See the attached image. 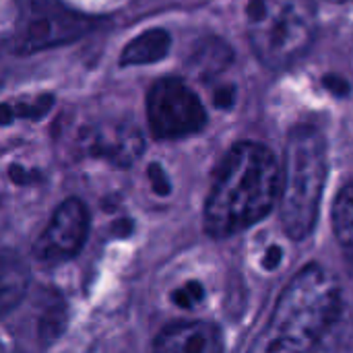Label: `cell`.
Masks as SVG:
<instances>
[{"mask_svg":"<svg viewBox=\"0 0 353 353\" xmlns=\"http://www.w3.org/2000/svg\"><path fill=\"white\" fill-rule=\"evenodd\" d=\"M52 103H54L52 95H39L31 101H19L17 105H12V112H14V118L39 120L50 112Z\"/></svg>","mask_w":353,"mask_h":353,"instance_id":"15","label":"cell"},{"mask_svg":"<svg viewBox=\"0 0 353 353\" xmlns=\"http://www.w3.org/2000/svg\"><path fill=\"white\" fill-rule=\"evenodd\" d=\"M172 46V35L165 29H149L126 43L120 56L122 66L153 64L168 56Z\"/></svg>","mask_w":353,"mask_h":353,"instance_id":"11","label":"cell"},{"mask_svg":"<svg viewBox=\"0 0 353 353\" xmlns=\"http://www.w3.org/2000/svg\"><path fill=\"white\" fill-rule=\"evenodd\" d=\"M246 19L252 50L269 68L296 62L308 52L316 33L310 0H250Z\"/></svg>","mask_w":353,"mask_h":353,"instance_id":"4","label":"cell"},{"mask_svg":"<svg viewBox=\"0 0 353 353\" xmlns=\"http://www.w3.org/2000/svg\"><path fill=\"white\" fill-rule=\"evenodd\" d=\"M213 101L217 108H230L232 101H234V89L225 87V89H217L215 95H213Z\"/></svg>","mask_w":353,"mask_h":353,"instance_id":"18","label":"cell"},{"mask_svg":"<svg viewBox=\"0 0 353 353\" xmlns=\"http://www.w3.org/2000/svg\"><path fill=\"white\" fill-rule=\"evenodd\" d=\"M153 353H223V337L211 323L182 321L155 337Z\"/></svg>","mask_w":353,"mask_h":353,"instance_id":"9","label":"cell"},{"mask_svg":"<svg viewBox=\"0 0 353 353\" xmlns=\"http://www.w3.org/2000/svg\"><path fill=\"white\" fill-rule=\"evenodd\" d=\"M327 180V145L314 126L290 132L279 188V219L285 234L304 240L312 234Z\"/></svg>","mask_w":353,"mask_h":353,"instance_id":"3","label":"cell"},{"mask_svg":"<svg viewBox=\"0 0 353 353\" xmlns=\"http://www.w3.org/2000/svg\"><path fill=\"white\" fill-rule=\"evenodd\" d=\"M281 170L261 143L234 145L219 168L205 203V230L213 238H230L261 221L277 203Z\"/></svg>","mask_w":353,"mask_h":353,"instance_id":"1","label":"cell"},{"mask_svg":"<svg viewBox=\"0 0 353 353\" xmlns=\"http://www.w3.org/2000/svg\"><path fill=\"white\" fill-rule=\"evenodd\" d=\"M325 85H327L333 93H347V91H350V85H347L343 79H337V77H327V79H325Z\"/></svg>","mask_w":353,"mask_h":353,"instance_id":"19","label":"cell"},{"mask_svg":"<svg viewBox=\"0 0 353 353\" xmlns=\"http://www.w3.org/2000/svg\"><path fill=\"white\" fill-rule=\"evenodd\" d=\"M95 23V19L74 12L56 0H21L12 31V50L17 54H31L70 43L89 33Z\"/></svg>","mask_w":353,"mask_h":353,"instance_id":"5","label":"cell"},{"mask_svg":"<svg viewBox=\"0 0 353 353\" xmlns=\"http://www.w3.org/2000/svg\"><path fill=\"white\" fill-rule=\"evenodd\" d=\"M329 2H335V4H343V2H352V0H329Z\"/></svg>","mask_w":353,"mask_h":353,"instance_id":"23","label":"cell"},{"mask_svg":"<svg viewBox=\"0 0 353 353\" xmlns=\"http://www.w3.org/2000/svg\"><path fill=\"white\" fill-rule=\"evenodd\" d=\"M232 54L230 48L221 41H209L205 46H201L196 50L194 56V66L203 72V74H211V72H219L221 68L228 66Z\"/></svg>","mask_w":353,"mask_h":353,"instance_id":"13","label":"cell"},{"mask_svg":"<svg viewBox=\"0 0 353 353\" xmlns=\"http://www.w3.org/2000/svg\"><path fill=\"white\" fill-rule=\"evenodd\" d=\"M267 254H269V261H265V267L267 269H275L277 263H279V259H281V250L279 248H271Z\"/></svg>","mask_w":353,"mask_h":353,"instance_id":"22","label":"cell"},{"mask_svg":"<svg viewBox=\"0 0 353 353\" xmlns=\"http://www.w3.org/2000/svg\"><path fill=\"white\" fill-rule=\"evenodd\" d=\"M29 285V263L12 248H0V316L23 302Z\"/></svg>","mask_w":353,"mask_h":353,"instance_id":"10","label":"cell"},{"mask_svg":"<svg viewBox=\"0 0 353 353\" xmlns=\"http://www.w3.org/2000/svg\"><path fill=\"white\" fill-rule=\"evenodd\" d=\"M66 329V308L62 300L50 302L39 316V337L43 341H56Z\"/></svg>","mask_w":353,"mask_h":353,"instance_id":"14","label":"cell"},{"mask_svg":"<svg viewBox=\"0 0 353 353\" xmlns=\"http://www.w3.org/2000/svg\"><path fill=\"white\" fill-rule=\"evenodd\" d=\"M339 314V285L321 265L298 271L248 353H308Z\"/></svg>","mask_w":353,"mask_h":353,"instance_id":"2","label":"cell"},{"mask_svg":"<svg viewBox=\"0 0 353 353\" xmlns=\"http://www.w3.org/2000/svg\"><path fill=\"white\" fill-rule=\"evenodd\" d=\"M147 176H149L151 186L157 194H161V196L170 194V180H168V174L163 172V168L159 163H151L147 170Z\"/></svg>","mask_w":353,"mask_h":353,"instance_id":"17","label":"cell"},{"mask_svg":"<svg viewBox=\"0 0 353 353\" xmlns=\"http://www.w3.org/2000/svg\"><path fill=\"white\" fill-rule=\"evenodd\" d=\"M14 112H12V105L10 103H0V126H6L10 122H14Z\"/></svg>","mask_w":353,"mask_h":353,"instance_id":"21","label":"cell"},{"mask_svg":"<svg viewBox=\"0 0 353 353\" xmlns=\"http://www.w3.org/2000/svg\"><path fill=\"white\" fill-rule=\"evenodd\" d=\"M147 120L155 139L176 141L201 132L207 112L184 81L168 77L153 83L147 93Z\"/></svg>","mask_w":353,"mask_h":353,"instance_id":"6","label":"cell"},{"mask_svg":"<svg viewBox=\"0 0 353 353\" xmlns=\"http://www.w3.org/2000/svg\"><path fill=\"white\" fill-rule=\"evenodd\" d=\"M333 230L341 246L353 252V182L339 192L333 205Z\"/></svg>","mask_w":353,"mask_h":353,"instance_id":"12","label":"cell"},{"mask_svg":"<svg viewBox=\"0 0 353 353\" xmlns=\"http://www.w3.org/2000/svg\"><path fill=\"white\" fill-rule=\"evenodd\" d=\"M89 232V211L83 201L66 199L52 213L46 230L39 234L33 254L41 263L58 265L77 256Z\"/></svg>","mask_w":353,"mask_h":353,"instance_id":"7","label":"cell"},{"mask_svg":"<svg viewBox=\"0 0 353 353\" xmlns=\"http://www.w3.org/2000/svg\"><path fill=\"white\" fill-rule=\"evenodd\" d=\"M10 178H12V182H17V184H27V182L31 180V174L25 172L21 165H12V168H10Z\"/></svg>","mask_w":353,"mask_h":353,"instance_id":"20","label":"cell"},{"mask_svg":"<svg viewBox=\"0 0 353 353\" xmlns=\"http://www.w3.org/2000/svg\"><path fill=\"white\" fill-rule=\"evenodd\" d=\"M143 145V134L134 124H99L81 132L83 153L124 168L141 157Z\"/></svg>","mask_w":353,"mask_h":353,"instance_id":"8","label":"cell"},{"mask_svg":"<svg viewBox=\"0 0 353 353\" xmlns=\"http://www.w3.org/2000/svg\"><path fill=\"white\" fill-rule=\"evenodd\" d=\"M205 298V290L196 281H188L172 294V302L180 308H194Z\"/></svg>","mask_w":353,"mask_h":353,"instance_id":"16","label":"cell"}]
</instances>
